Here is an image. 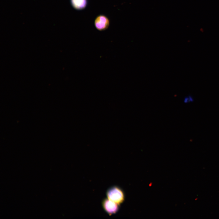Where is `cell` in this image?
<instances>
[{
    "instance_id": "5b68a950",
    "label": "cell",
    "mask_w": 219,
    "mask_h": 219,
    "mask_svg": "<svg viewBox=\"0 0 219 219\" xmlns=\"http://www.w3.org/2000/svg\"><path fill=\"white\" fill-rule=\"evenodd\" d=\"M194 99L191 95H188L186 96L183 99V102L185 103H188L193 102Z\"/></svg>"
},
{
    "instance_id": "3957f363",
    "label": "cell",
    "mask_w": 219,
    "mask_h": 219,
    "mask_svg": "<svg viewBox=\"0 0 219 219\" xmlns=\"http://www.w3.org/2000/svg\"><path fill=\"white\" fill-rule=\"evenodd\" d=\"M118 204L108 199H105L103 202V206L105 211L109 214L115 213L118 210Z\"/></svg>"
},
{
    "instance_id": "6da1fadb",
    "label": "cell",
    "mask_w": 219,
    "mask_h": 219,
    "mask_svg": "<svg viewBox=\"0 0 219 219\" xmlns=\"http://www.w3.org/2000/svg\"><path fill=\"white\" fill-rule=\"evenodd\" d=\"M108 199L119 204L124 200V195L123 192L119 188L114 186L110 188L107 191Z\"/></svg>"
},
{
    "instance_id": "7a4b0ae2",
    "label": "cell",
    "mask_w": 219,
    "mask_h": 219,
    "mask_svg": "<svg viewBox=\"0 0 219 219\" xmlns=\"http://www.w3.org/2000/svg\"><path fill=\"white\" fill-rule=\"evenodd\" d=\"M110 21L105 15H100L97 16L94 21V25L96 28L99 31L106 30L109 27Z\"/></svg>"
},
{
    "instance_id": "277c9868",
    "label": "cell",
    "mask_w": 219,
    "mask_h": 219,
    "mask_svg": "<svg viewBox=\"0 0 219 219\" xmlns=\"http://www.w3.org/2000/svg\"><path fill=\"white\" fill-rule=\"evenodd\" d=\"M70 1L73 8L78 10L85 9L88 3V0H70Z\"/></svg>"
}]
</instances>
